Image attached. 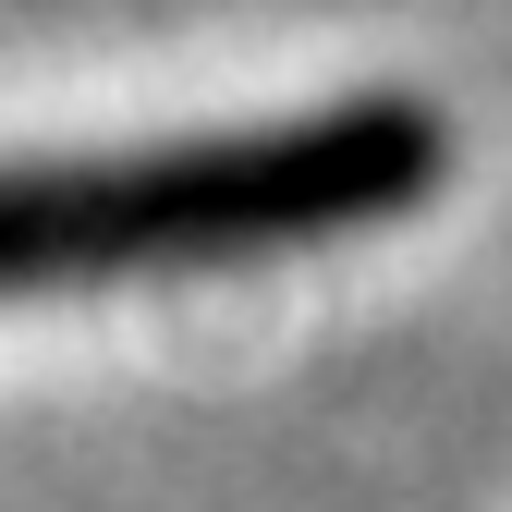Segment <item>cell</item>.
Segmentation results:
<instances>
[{"label":"cell","instance_id":"obj_1","mask_svg":"<svg viewBox=\"0 0 512 512\" xmlns=\"http://www.w3.org/2000/svg\"><path fill=\"white\" fill-rule=\"evenodd\" d=\"M452 122L427 98H342L256 135H171L122 159L0 171V293L110 281V269H244V256L342 244L439 196Z\"/></svg>","mask_w":512,"mask_h":512}]
</instances>
